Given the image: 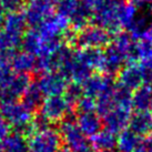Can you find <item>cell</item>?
<instances>
[{
	"instance_id": "1",
	"label": "cell",
	"mask_w": 152,
	"mask_h": 152,
	"mask_svg": "<svg viewBox=\"0 0 152 152\" xmlns=\"http://www.w3.org/2000/svg\"><path fill=\"white\" fill-rule=\"evenodd\" d=\"M124 0H103L101 6L92 13L91 21L94 26L107 30L111 36L122 31L119 21V11Z\"/></svg>"
},
{
	"instance_id": "2",
	"label": "cell",
	"mask_w": 152,
	"mask_h": 152,
	"mask_svg": "<svg viewBox=\"0 0 152 152\" xmlns=\"http://www.w3.org/2000/svg\"><path fill=\"white\" fill-rule=\"evenodd\" d=\"M112 36L97 26H88L78 37V42L82 49H99L103 50L109 46Z\"/></svg>"
},
{
	"instance_id": "3",
	"label": "cell",
	"mask_w": 152,
	"mask_h": 152,
	"mask_svg": "<svg viewBox=\"0 0 152 152\" xmlns=\"http://www.w3.org/2000/svg\"><path fill=\"white\" fill-rule=\"evenodd\" d=\"M124 66H126V59L123 55L111 43L102 50L101 64L99 68L100 73L113 78Z\"/></svg>"
},
{
	"instance_id": "4",
	"label": "cell",
	"mask_w": 152,
	"mask_h": 152,
	"mask_svg": "<svg viewBox=\"0 0 152 152\" xmlns=\"http://www.w3.org/2000/svg\"><path fill=\"white\" fill-rule=\"evenodd\" d=\"M133 110L114 107L113 109L102 117L103 129L110 131L111 133L118 135L123 130H126L129 124V120Z\"/></svg>"
},
{
	"instance_id": "5",
	"label": "cell",
	"mask_w": 152,
	"mask_h": 152,
	"mask_svg": "<svg viewBox=\"0 0 152 152\" xmlns=\"http://www.w3.org/2000/svg\"><path fill=\"white\" fill-rule=\"evenodd\" d=\"M117 77H118V83L128 88L132 92L135 89L144 85L143 71L139 62L126 64L119 71Z\"/></svg>"
},
{
	"instance_id": "6",
	"label": "cell",
	"mask_w": 152,
	"mask_h": 152,
	"mask_svg": "<svg viewBox=\"0 0 152 152\" xmlns=\"http://www.w3.org/2000/svg\"><path fill=\"white\" fill-rule=\"evenodd\" d=\"M114 83L115 81L113 80L112 77H108L100 72L93 73L86 80L83 86V93L85 96L97 99L101 93L112 88Z\"/></svg>"
},
{
	"instance_id": "7",
	"label": "cell",
	"mask_w": 152,
	"mask_h": 152,
	"mask_svg": "<svg viewBox=\"0 0 152 152\" xmlns=\"http://www.w3.org/2000/svg\"><path fill=\"white\" fill-rule=\"evenodd\" d=\"M128 129L140 138H147L152 131V113L150 111H134L131 114Z\"/></svg>"
},
{
	"instance_id": "8",
	"label": "cell",
	"mask_w": 152,
	"mask_h": 152,
	"mask_svg": "<svg viewBox=\"0 0 152 152\" xmlns=\"http://www.w3.org/2000/svg\"><path fill=\"white\" fill-rule=\"evenodd\" d=\"M78 128L86 137H93L103 129L102 119L96 112H83L78 118Z\"/></svg>"
},
{
	"instance_id": "9",
	"label": "cell",
	"mask_w": 152,
	"mask_h": 152,
	"mask_svg": "<svg viewBox=\"0 0 152 152\" xmlns=\"http://www.w3.org/2000/svg\"><path fill=\"white\" fill-rule=\"evenodd\" d=\"M91 138V143L96 150L101 152H113L117 150V135L106 129L100 130Z\"/></svg>"
},
{
	"instance_id": "10",
	"label": "cell",
	"mask_w": 152,
	"mask_h": 152,
	"mask_svg": "<svg viewBox=\"0 0 152 152\" xmlns=\"http://www.w3.org/2000/svg\"><path fill=\"white\" fill-rule=\"evenodd\" d=\"M152 97V86L143 85L132 92V109L134 111H149Z\"/></svg>"
},
{
	"instance_id": "11",
	"label": "cell",
	"mask_w": 152,
	"mask_h": 152,
	"mask_svg": "<svg viewBox=\"0 0 152 152\" xmlns=\"http://www.w3.org/2000/svg\"><path fill=\"white\" fill-rule=\"evenodd\" d=\"M140 140V137L127 128L117 135V150L119 152H134Z\"/></svg>"
},
{
	"instance_id": "12",
	"label": "cell",
	"mask_w": 152,
	"mask_h": 152,
	"mask_svg": "<svg viewBox=\"0 0 152 152\" xmlns=\"http://www.w3.org/2000/svg\"><path fill=\"white\" fill-rule=\"evenodd\" d=\"M102 58V50L99 49H83L77 56V60L80 61L91 70H98L100 68Z\"/></svg>"
},
{
	"instance_id": "13",
	"label": "cell",
	"mask_w": 152,
	"mask_h": 152,
	"mask_svg": "<svg viewBox=\"0 0 152 152\" xmlns=\"http://www.w3.org/2000/svg\"><path fill=\"white\" fill-rule=\"evenodd\" d=\"M112 98H113L114 107L133 110L132 109V91L118 82L114 83Z\"/></svg>"
},
{
	"instance_id": "14",
	"label": "cell",
	"mask_w": 152,
	"mask_h": 152,
	"mask_svg": "<svg viewBox=\"0 0 152 152\" xmlns=\"http://www.w3.org/2000/svg\"><path fill=\"white\" fill-rule=\"evenodd\" d=\"M79 110L83 112H96V99L88 96H83L79 101Z\"/></svg>"
},
{
	"instance_id": "15",
	"label": "cell",
	"mask_w": 152,
	"mask_h": 152,
	"mask_svg": "<svg viewBox=\"0 0 152 152\" xmlns=\"http://www.w3.org/2000/svg\"><path fill=\"white\" fill-rule=\"evenodd\" d=\"M138 41H147L152 43V20L148 22V25L144 27L143 31L141 32Z\"/></svg>"
},
{
	"instance_id": "16",
	"label": "cell",
	"mask_w": 152,
	"mask_h": 152,
	"mask_svg": "<svg viewBox=\"0 0 152 152\" xmlns=\"http://www.w3.org/2000/svg\"><path fill=\"white\" fill-rule=\"evenodd\" d=\"M149 111L152 113V97H151V102H150V108H149Z\"/></svg>"
},
{
	"instance_id": "17",
	"label": "cell",
	"mask_w": 152,
	"mask_h": 152,
	"mask_svg": "<svg viewBox=\"0 0 152 152\" xmlns=\"http://www.w3.org/2000/svg\"><path fill=\"white\" fill-rule=\"evenodd\" d=\"M147 138H148V139L150 140V141H152V131L150 132V134H149L148 137H147Z\"/></svg>"
},
{
	"instance_id": "18",
	"label": "cell",
	"mask_w": 152,
	"mask_h": 152,
	"mask_svg": "<svg viewBox=\"0 0 152 152\" xmlns=\"http://www.w3.org/2000/svg\"><path fill=\"white\" fill-rule=\"evenodd\" d=\"M88 152H101V151H99V150H91V151H88Z\"/></svg>"
},
{
	"instance_id": "19",
	"label": "cell",
	"mask_w": 152,
	"mask_h": 152,
	"mask_svg": "<svg viewBox=\"0 0 152 152\" xmlns=\"http://www.w3.org/2000/svg\"><path fill=\"white\" fill-rule=\"evenodd\" d=\"M124 1H126V0H124ZM128 1H130V0H128Z\"/></svg>"
}]
</instances>
